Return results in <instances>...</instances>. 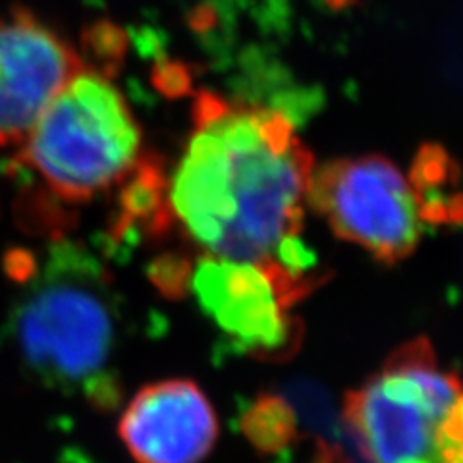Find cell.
Masks as SVG:
<instances>
[{
    "label": "cell",
    "instance_id": "52a82bcc",
    "mask_svg": "<svg viewBox=\"0 0 463 463\" xmlns=\"http://www.w3.org/2000/svg\"><path fill=\"white\" fill-rule=\"evenodd\" d=\"M81 66L74 49L35 18L0 16V145H20Z\"/></svg>",
    "mask_w": 463,
    "mask_h": 463
},
{
    "label": "cell",
    "instance_id": "9c48e42d",
    "mask_svg": "<svg viewBox=\"0 0 463 463\" xmlns=\"http://www.w3.org/2000/svg\"><path fill=\"white\" fill-rule=\"evenodd\" d=\"M421 219L434 224L463 222V194L458 172L437 145H427L417 155L410 176Z\"/></svg>",
    "mask_w": 463,
    "mask_h": 463
},
{
    "label": "cell",
    "instance_id": "8992f818",
    "mask_svg": "<svg viewBox=\"0 0 463 463\" xmlns=\"http://www.w3.org/2000/svg\"><path fill=\"white\" fill-rule=\"evenodd\" d=\"M318 282L280 267L201 253L190 263L185 288L238 352L280 359L301 338L289 309Z\"/></svg>",
    "mask_w": 463,
    "mask_h": 463
},
{
    "label": "cell",
    "instance_id": "7a4b0ae2",
    "mask_svg": "<svg viewBox=\"0 0 463 463\" xmlns=\"http://www.w3.org/2000/svg\"><path fill=\"white\" fill-rule=\"evenodd\" d=\"M12 336L29 371L49 386L110 392L116 309L107 272L74 241L49 245L12 315Z\"/></svg>",
    "mask_w": 463,
    "mask_h": 463
},
{
    "label": "cell",
    "instance_id": "6da1fadb",
    "mask_svg": "<svg viewBox=\"0 0 463 463\" xmlns=\"http://www.w3.org/2000/svg\"><path fill=\"white\" fill-rule=\"evenodd\" d=\"M313 155L284 112L201 91L176 166L165 176L168 224L203 255L317 279L301 240Z\"/></svg>",
    "mask_w": 463,
    "mask_h": 463
},
{
    "label": "cell",
    "instance_id": "3957f363",
    "mask_svg": "<svg viewBox=\"0 0 463 463\" xmlns=\"http://www.w3.org/2000/svg\"><path fill=\"white\" fill-rule=\"evenodd\" d=\"M22 161L68 201L107 192L141 161V132L122 91L81 66L20 143Z\"/></svg>",
    "mask_w": 463,
    "mask_h": 463
},
{
    "label": "cell",
    "instance_id": "5b68a950",
    "mask_svg": "<svg viewBox=\"0 0 463 463\" xmlns=\"http://www.w3.org/2000/svg\"><path fill=\"white\" fill-rule=\"evenodd\" d=\"M307 203L335 234L386 265L408 259L423 234L410 178L388 158H336L313 170Z\"/></svg>",
    "mask_w": 463,
    "mask_h": 463
},
{
    "label": "cell",
    "instance_id": "30bf717a",
    "mask_svg": "<svg viewBox=\"0 0 463 463\" xmlns=\"http://www.w3.org/2000/svg\"><path fill=\"white\" fill-rule=\"evenodd\" d=\"M243 430L263 452H277L294 442L298 434V419L294 410L284 400L263 396L251 402L248 411H245Z\"/></svg>",
    "mask_w": 463,
    "mask_h": 463
},
{
    "label": "cell",
    "instance_id": "ba28073f",
    "mask_svg": "<svg viewBox=\"0 0 463 463\" xmlns=\"http://www.w3.org/2000/svg\"><path fill=\"white\" fill-rule=\"evenodd\" d=\"M118 432L137 463H199L219 439V419L194 381L166 379L128 402Z\"/></svg>",
    "mask_w": 463,
    "mask_h": 463
},
{
    "label": "cell",
    "instance_id": "277c9868",
    "mask_svg": "<svg viewBox=\"0 0 463 463\" xmlns=\"http://www.w3.org/2000/svg\"><path fill=\"white\" fill-rule=\"evenodd\" d=\"M461 400L459 376L415 338L345 394L344 423L367 463H446L444 430Z\"/></svg>",
    "mask_w": 463,
    "mask_h": 463
}]
</instances>
